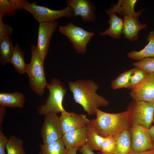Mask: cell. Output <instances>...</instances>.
<instances>
[{
	"instance_id": "obj_9",
	"label": "cell",
	"mask_w": 154,
	"mask_h": 154,
	"mask_svg": "<svg viewBox=\"0 0 154 154\" xmlns=\"http://www.w3.org/2000/svg\"><path fill=\"white\" fill-rule=\"evenodd\" d=\"M41 129L43 144H49L62 137L60 126L59 117L57 114L51 113L45 116Z\"/></svg>"
},
{
	"instance_id": "obj_3",
	"label": "cell",
	"mask_w": 154,
	"mask_h": 154,
	"mask_svg": "<svg viewBox=\"0 0 154 154\" xmlns=\"http://www.w3.org/2000/svg\"><path fill=\"white\" fill-rule=\"evenodd\" d=\"M10 1L16 10L22 9L29 12L39 23L53 22L62 17L68 18L74 16L73 11L69 6L62 10H55L38 5L35 2L29 3L27 0Z\"/></svg>"
},
{
	"instance_id": "obj_1",
	"label": "cell",
	"mask_w": 154,
	"mask_h": 154,
	"mask_svg": "<svg viewBox=\"0 0 154 154\" xmlns=\"http://www.w3.org/2000/svg\"><path fill=\"white\" fill-rule=\"evenodd\" d=\"M68 84L75 102L81 105L89 116L96 114L98 108L109 106V102L96 93L98 86L94 82L78 80Z\"/></svg>"
},
{
	"instance_id": "obj_39",
	"label": "cell",
	"mask_w": 154,
	"mask_h": 154,
	"mask_svg": "<svg viewBox=\"0 0 154 154\" xmlns=\"http://www.w3.org/2000/svg\"><path fill=\"white\" fill-rule=\"evenodd\" d=\"M153 122H154V116H153Z\"/></svg>"
},
{
	"instance_id": "obj_40",
	"label": "cell",
	"mask_w": 154,
	"mask_h": 154,
	"mask_svg": "<svg viewBox=\"0 0 154 154\" xmlns=\"http://www.w3.org/2000/svg\"></svg>"
},
{
	"instance_id": "obj_33",
	"label": "cell",
	"mask_w": 154,
	"mask_h": 154,
	"mask_svg": "<svg viewBox=\"0 0 154 154\" xmlns=\"http://www.w3.org/2000/svg\"><path fill=\"white\" fill-rule=\"evenodd\" d=\"M79 151L82 154H95L86 144L80 147Z\"/></svg>"
},
{
	"instance_id": "obj_37",
	"label": "cell",
	"mask_w": 154,
	"mask_h": 154,
	"mask_svg": "<svg viewBox=\"0 0 154 154\" xmlns=\"http://www.w3.org/2000/svg\"><path fill=\"white\" fill-rule=\"evenodd\" d=\"M149 131L152 140L154 143V124L149 129Z\"/></svg>"
},
{
	"instance_id": "obj_36",
	"label": "cell",
	"mask_w": 154,
	"mask_h": 154,
	"mask_svg": "<svg viewBox=\"0 0 154 154\" xmlns=\"http://www.w3.org/2000/svg\"><path fill=\"white\" fill-rule=\"evenodd\" d=\"M78 148H74L66 150L65 154H77V151Z\"/></svg>"
},
{
	"instance_id": "obj_13",
	"label": "cell",
	"mask_w": 154,
	"mask_h": 154,
	"mask_svg": "<svg viewBox=\"0 0 154 154\" xmlns=\"http://www.w3.org/2000/svg\"><path fill=\"white\" fill-rule=\"evenodd\" d=\"M88 128L86 126L63 135L62 139L66 150L79 148L86 144L87 140Z\"/></svg>"
},
{
	"instance_id": "obj_16",
	"label": "cell",
	"mask_w": 154,
	"mask_h": 154,
	"mask_svg": "<svg viewBox=\"0 0 154 154\" xmlns=\"http://www.w3.org/2000/svg\"><path fill=\"white\" fill-rule=\"evenodd\" d=\"M133 100L152 102L154 95V73L149 74L146 80L137 91H131Z\"/></svg>"
},
{
	"instance_id": "obj_31",
	"label": "cell",
	"mask_w": 154,
	"mask_h": 154,
	"mask_svg": "<svg viewBox=\"0 0 154 154\" xmlns=\"http://www.w3.org/2000/svg\"><path fill=\"white\" fill-rule=\"evenodd\" d=\"M13 33V28L9 25L4 23L0 18V38L10 37Z\"/></svg>"
},
{
	"instance_id": "obj_21",
	"label": "cell",
	"mask_w": 154,
	"mask_h": 154,
	"mask_svg": "<svg viewBox=\"0 0 154 154\" xmlns=\"http://www.w3.org/2000/svg\"><path fill=\"white\" fill-rule=\"evenodd\" d=\"M24 52L18 44H16L11 54L10 62L13 66L15 70L22 74L26 73L27 64L25 61Z\"/></svg>"
},
{
	"instance_id": "obj_2",
	"label": "cell",
	"mask_w": 154,
	"mask_h": 154,
	"mask_svg": "<svg viewBox=\"0 0 154 154\" xmlns=\"http://www.w3.org/2000/svg\"><path fill=\"white\" fill-rule=\"evenodd\" d=\"M96 114V118L90 120V124L98 134L104 137L114 135L131 126L127 111L110 113L97 109Z\"/></svg>"
},
{
	"instance_id": "obj_15",
	"label": "cell",
	"mask_w": 154,
	"mask_h": 154,
	"mask_svg": "<svg viewBox=\"0 0 154 154\" xmlns=\"http://www.w3.org/2000/svg\"><path fill=\"white\" fill-rule=\"evenodd\" d=\"M137 0H119L115 4H112L111 7L106 11L108 15L112 13H117L123 17L126 16H131L139 18L144 9L136 12L134 7Z\"/></svg>"
},
{
	"instance_id": "obj_29",
	"label": "cell",
	"mask_w": 154,
	"mask_h": 154,
	"mask_svg": "<svg viewBox=\"0 0 154 154\" xmlns=\"http://www.w3.org/2000/svg\"><path fill=\"white\" fill-rule=\"evenodd\" d=\"M16 11L10 0H0V18L13 17L15 15Z\"/></svg>"
},
{
	"instance_id": "obj_6",
	"label": "cell",
	"mask_w": 154,
	"mask_h": 154,
	"mask_svg": "<svg viewBox=\"0 0 154 154\" xmlns=\"http://www.w3.org/2000/svg\"><path fill=\"white\" fill-rule=\"evenodd\" d=\"M127 111L131 126L139 125L148 129L151 127L153 122L154 103L133 100L128 106Z\"/></svg>"
},
{
	"instance_id": "obj_35",
	"label": "cell",
	"mask_w": 154,
	"mask_h": 154,
	"mask_svg": "<svg viewBox=\"0 0 154 154\" xmlns=\"http://www.w3.org/2000/svg\"><path fill=\"white\" fill-rule=\"evenodd\" d=\"M129 154H154V149L140 152H132Z\"/></svg>"
},
{
	"instance_id": "obj_38",
	"label": "cell",
	"mask_w": 154,
	"mask_h": 154,
	"mask_svg": "<svg viewBox=\"0 0 154 154\" xmlns=\"http://www.w3.org/2000/svg\"><path fill=\"white\" fill-rule=\"evenodd\" d=\"M152 102L154 104V95L152 101Z\"/></svg>"
},
{
	"instance_id": "obj_8",
	"label": "cell",
	"mask_w": 154,
	"mask_h": 154,
	"mask_svg": "<svg viewBox=\"0 0 154 154\" xmlns=\"http://www.w3.org/2000/svg\"><path fill=\"white\" fill-rule=\"evenodd\" d=\"M132 152H140L154 149V143L149 129L139 125H133L129 129Z\"/></svg>"
},
{
	"instance_id": "obj_22",
	"label": "cell",
	"mask_w": 154,
	"mask_h": 154,
	"mask_svg": "<svg viewBox=\"0 0 154 154\" xmlns=\"http://www.w3.org/2000/svg\"><path fill=\"white\" fill-rule=\"evenodd\" d=\"M149 74L142 69L134 67L128 88L132 92L137 91L145 82Z\"/></svg>"
},
{
	"instance_id": "obj_14",
	"label": "cell",
	"mask_w": 154,
	"mask_h": 154,
	"mask_svg": "<svg viewBox=\"0 0 154 154\" xmlns=\"http://www.w3.org/2000/svg\"><path fill=\"white\" fill-rule=\"evenodd\" d=\"M138 17L131 16L123 17V25L122 33L124 37L130 41H134L139 39V31L145 29L146 24H143L139 20Z\"/></svg>"
},
{
	"instance_id": "obj_34",
	"label": "cell",
	"mask_w": 154,
	"mask_h": 154,
	"mask_svg": "<svg viewBox=\"0 0 154 154\" xmlns=\"http://www.w3.org/2000/svg\"><path fill=\"white\" fill-rule=\"evenodd\" d=\"M0 127L3 122V119L5 114V108L3 107L2 106L0 107Z\"/></svg>"
},
{
	"instance_id": "obj_26",
	"label": "cell",
	"mask_w": 154,
	"mask_h": 154,
	"mask_svg": "<svg viewBox=\"0 0 154 154\" xmlns=\"http://www.w3.org/2000/svg\"><path fill=\"white\" fill-rule=\"evenodd\" d=\"M23 141L21 139L14 135L8 139L6 149L7 154H26L23 147Z\"/></svg>"
},
{
	"instance_id": "obj_25",
	"label": "cell",
	"mask_w": 154,
	"mask_h": 154,
	"mask_svg": "<svg viewBox=\"0 0 154 154\" xmlns=\"http://www.w3.org/2000/svg\"><path fill=\"white\" fill-rule=\"evenodd\" d=\"M88 135L86 144L92 150L100 151L104 137L98 134L91 125H88Z\"/></svg>"
},
{
	"instance_id": "obj_30",
	"label": "cell",
	"mask_w": 154,
	"mask_h": 154,
	"mask_svg": "<svg viewBox=\"0 0 154 154\" xmlns=\"http://www.w3.org/2000/svg\"><path fill=\"white\" fill-rule=\"evenodd\" d=\"M134 67L142 69L149 74L154 73V57H147L133 62Z\"/></svg>"
},
{
	"instance_id": "obj_20",
	"label": "cell",
	"mask_w": 154,
	"mask_h": 154,
	"mask_svg": "<svg viewBox=\"0 0 154 154\" xmlns=\"http://www.w3.org/2000/svg\"><path fill=\"white\" fill-rule=\"evenodd\" d=\"M147 40L148 43L143 49L139 51L129 52L127 54L128 57L138 61L147 57H154V31L149 33Z\"/></svg>"
},
{
	"instance_id": "obj_27",
	"label": "cell",
	"mask_w": 154,
	"mask_h": 154,
	"mask_svg": "<svg viewBox=\"0 0 154 154\" xmlns=\"http://www.w3.org/2000/svg\"><path fill=\"white\" fill-rule=\"evenodd\" d=\"M134 70V68L120 74L113 80L111 87L114 90L122 88H128L130 80Z\"/></svg>"
},
{
	"instance_id": "obj_12",
	"label": "cell",
	"mask_w": 154,
	"mask_h": 154,
	"mask_svg": "<svg viewBox=\"0 0 154 154\" xmlns=\"http://www.w3.org/2000/svg\"><path fill=\"white\" fill-rule=\"evenodd\" d=\"M66 4L72 9L74 18L80 16L84 22H94L96 19L95 7L89 0H67Z\"/></svg>"
},
{
	"instance_id": "obj_11",
	"label": "cell",
	"mask_w": 154,
	"mask_h": 154,
	"mask_svg": "<svg viewBox=\"0 0 154 154\" xmlns=\"http://www.w3.org/2000/svg\"><path fill=\"white\" fill-rule=\"evenodd\" d=\"M59 117L60 128L63 135L87 126L90 122L85 115L74 112L65 111L61 113Z\"/></svg>"
},
{
	"instance_id": "obj_5",
	"label": "cell",
	"mask_w": 154,
	"mask_h": 154,
	"mask_svg": "<svg viewBox=\"0 0 154 154\" xmlns=\"http://www.w3.org/2000/svg\"><path fill=\"white\" fill-rule=\"evenodd\" d=\"M46 88L49 91L48 96L45 103L38 108V114L45 116L51 113L57 114L65 112L62 104L66 89L61 82L53 78Z\"/></svg>"
},
{
	"instance_id": "obj_19",
	"label": "cell",
	"mask_w": 154,
	"mask_h": 154,
	"mask_svg": "<svg viewBox=\"0 0 154 154\" xmlns=\"http://www.w3.org/2000/svg\"><path fill=\"white\" fill-rule=\"evenodd\" d=\"M109 15L110 19L108 22L110 27L104 32L100 33L99 34L101 36L108 35L113 38H119L122 33L123 19L119 18L114 13Z\"/></svg>"
},
{
	"instance_id": "obj_17",
	"label": "cell",
	"mask_w": 154,
	"mask_h": 154,
	"mask_svg": "<svg viewBox=\"0 0 154 154\" xmlns=\"http://www.w3.org/2000/svg\"><path fill=\"white\" fill-rule=\"evenodd\" d=\"M114 136L116 145L114 154H129L132 152L129 129H124Z\"/></svg>"
},
{
	"instance_id": "obj_32",
	"label": "cell",
	"mask_w": 154,
	"mask_h": 154,
	"mask_svg": "<svg viewBox=\"0 0 154 154\" xmlns=\"http://www.w3.org/2000/svg\"><path fill=\"white\" fill-rule=\"evenodd\" d=\"M8 139L1 131H0V154H7L5 151Z\"/></svg>"
},
{
	"instance_id": "obj_4",
	"label": "cell",
	"mask_w": 154,
	"mask_h": 154,
	"mask_svg": "<svg viewBox=\"0 0 154 154\" xmlns=\"http://www.w3.org/2000/svg\"><path fill=\"white\" fill-rule=\"evenodd\" d=\"M31 61L27 64L26 73L29 78V83L33 91L39 96L42 95L48 84L45 76L44 62L41 58L36 46L31 45Z\"/></svg>"
},
{
	"instance_id": "obj_10",
	"label": "cell",
	"mask_w": 154,
	"mask_h": 154,
	"mask_svg": "<svg viewBox=\"0 0 154 154\" xmlns=\"http://www.w3.org/2000/svg\"><path fill=\"white\" fill-rule=\"evenodd\" d=\"M38 32L37 50L44 61L48 51L50 38L58 27L57 21L39 23Z\"/></svg>"
},
{
	"instance_id": "obj_18",
	"label": "cell",
	"mask_w": 154,
	"mask_h": 154,
	"mask_svg": "<svg viewBox=\"0 0 154 154\" xmlns=\"http://www.w3.org/2000/svg\"><path fill=\"white\" fill-rule=\"evenodd\" d=\"M25 100L24 95L18 92L0 94V105L3 107L22 108Z\"/></svg>"
},
{
	"instance_id": "obj_24",
	"label": "cell",
	"mask_w": 154,
	"mask_h": 154,
	"mask_svg": "<svg viewBox=\"0 0 154 154\" xmlns=\"http://www.w3.org/2000/svg\"><path fill=\"white\" fill-rule=\"evenodd\" d=\"M39 146V154H65L66 151L62 138L50 143H43Z\"/></svg>"
},
{
	"instance_id": "obj_28",
	"label": "cell",
	"mask_w": 154,
	"mask_h": 154,
	"mask_svg": "<svg viewBox=\"0 0 154 154\" xmlns=\"http://www.w3.org/2000/svg\"><path fill=\"white\" fill-rule=\"evenodd\" d=\"M116 145L114 135L104 137L101 145L100 152L98 154H114Z\"/></svg>"
},
{
	"instance_id": "obj_23",
	"label": "cell",
	"mask_w": 154,
	"mask_h": 154,
	"mask_svg": "<svg viewBox=\"0 0 154 154\" xmlns=\"http://www.w3.org/2000/svg\"><path fill=\"white\" fill-rule=\"evenodd\" d=\"M14 48L10 37L0 38V62L2 65L10 62Z\"/></svg>"
},
{
	"instance_id": "obj_7",
	"label": "cell",
	"mask_w": 154,
	"mask_h": 154,
	"mask_svg": "<svg viewBox=\"0 0 154 154\" xmlns=\"http://www.w3.org/2000/svg\"><path fill=\"white\" fill-rule=\"evenodd\" d=\"M59 31L67 37L74 48L79 54H84L87 45L94 35V33L85 30L71 22L65 25H60Z\"/></svg>"
}]
</instances>
